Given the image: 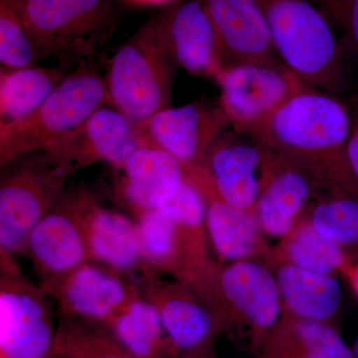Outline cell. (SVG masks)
Here are the masks:
<instances>
[{
	"instance_id": "obj_1",
	"label": "cell",
	"mask_w": 358,
	"mask_h": 358,
	"mask_svg": "<svg viewBox=\"0 0 358 358\" xmlns=\"http://www.w3.org/2000/svg\"><path fill=\"white\" fill-rule=\"evenodd\" d=\"M352 124V112L336 95L307 85L251 136L358 197L346 159Z\"/></svg>"
},
{
	"instance_id": "obj_2",
	"label": "cell",
	"mask_w": 358,
	"mask_h": 358,
	"mask_svg": "<svg viewBox=\"0 0 358 358\" xmlns=\"http://www.w3.org/2000/svg\"><path fill=\"white\" fill-rule=\"evenodd\" d=\"M278 56L303 83L327 93L345 87L343 47L312 0H256Z\"/></svg>"
},
{
	"instance_id": "obj_3",
	"label": "cell",
	"mask_w": 358,
	"mask_h": 358,
	"mask_svg": "<svg viewBox=\"0 0 358 358\" xmlns=\"http://www.w3.org/2000/svg\"><path fill=\"white\" fill-rule=\"evenodd\" d=\"M174 68L162 41L157 13L110 61L105 79L110 106L131 121H147L169 107Z\"/></svg>"
},
{
	"instance_id": "obj_4",
	"label": "cell",
	"mask_w": 358,
	"mask_h": 358,
	"mask_svg": "<svg viewBox=\"0 0 358 358\" xmlns=\"http://www.w3.org/2000/svg\"><path fill=\"white\" fill-rule=\"evenodd\" d=\"M21 16L40 59L85 61L115 32L114 0H20Z\"/></svg>"
},
{
	"instance_id": "obj_5",
	"label": "cell",
	"mask_w": 358,
	"mask_h": 358,
	"mask_svg": "<svg viewBox=\"0 0 358 358\" xmlns=\"http://www.w3.org/2000/svg\"><path fill=\"white\" fill-rule=\"evenodd\" d=\"M108 105L106 80L91 68L80 66L31 115L20 122L0 126L2 169L43 150Z\"/></svg>"
},
{
	"instance_id": "obj_6",
	"label": "cell",
	"mask_w": 358,
	"mask_h": 358,
	"mask_svg": "<svg viewBox=\"0 0 358 358\" xmlns=\"http://www.w3.org/2000/svg\"><path fill=\"white\" fill-rule=\"evenodd\" d=\"M6 167L0 180V256H24L33 228L64 196L69 178L42 152Z\"/></svg>"
},
{
	"instance_id": "obj_7",
	"label": "cell",
	"mask_w": 358,
	"mask_h": 358,
	"mask_svg": "<svg viewBox=\"0 0 358 358\" xmlns=\"http://www.w3.org/2000/svg\"><path fill=\"white\" fill-rule=\"evenodd\" d=\"M244 133H224L196 169L186 171L203 190L231 206L250 211L268 185L280 155L255 136Z\"/></svg>"
},
{
	"instance_id": "obj_8",
	"label": "cell",
	"mask_w": 358,
	"mask_h": 358,
	"mask_svg": "<svg viewBox=\"0 0 358 358\" xmlns=\"http://www.w3.org/2000/svg\"><path fill=\"white\" fill-rule=\"evenodd\" d=\"M0 270L1 358H48L56 341L53 301L15 258L0 257Z\"/></svg>"
},
{
	"instance_id": "obj_9",
	"label": "cell",
	"mask_w": 358,
	"mask_h": 358,
	"mask_svg": "<svg viewBox=\"0 0 358 358\" xmlns=\"http://www.w3.org/2000/svg\"><path fill=\"white\" fill-rule=\"evenodd\" d=\"M219 109L238 133L252 134L307 84L286 66L231 64L216 76Z\"/></svg>"
},
{
	"instance_id": "obj_10",
	"label": "cell",
	"mask_w": 358,
	"mask_h": 358,
	"mask_svg": "<svg viewBox=\"0 0 358 358\" xmlns=\"http://www.w3.org/2000/svg\"><path fill=\"white\" fill-rule=\"evenodd\" d=\"M143 145H148L138 122L106 106L40 152L48 155L70 176L98 162L120 171L129 155Z\"/></svg>"
},
{
	"instance_id": "obj_11",
	"label": "cell",
	"mask_w": 358,
	"mask_h": 358,
	"mask_svg": "<svg viewBox=\"0 0 358 358\" xmlns=\"http://www.w3.org/2000/svg\"><path fill=\"white\" fill-rule=\"evenodd\" d=\"M85 192L67 190L33 228L26 242L24 256L43 288L91 261L81 219Z\"/></svg>"
},
{
	"instance_id": "obj_12",
	"label": "cell",
	"mask_w": 358,
	"mask_h": 358,
	"mask_svg": "<svg viewBox=\"0 0 358 358\" xmlns=\"http://www.w3.org/2000/svg\"><path fill=\"white\" fill-rule=\"evenodd\" d=\"M43 289L61 317L100 327H108L141 294L138 285L126 275L93 261Z\"/></svg>"
},
{
	"instance_id": "obj_13",
	"label": "cell",
	"mask_w": 358,
	"mask_h": 358,
	"mask_svg": "<svg viewBox=\"0 0 358 358\" xmlns=\"http://www.w3.org/2000/svg\"><path fill=\"white\" fill-rule=\"evenodd\" d=\"M228 124L219 108L213 109L201 103L167 107L138 122L148 145L173 155L186 171L203 162Z\"/></svg>"
},
{
	"instance_id": "obj_14",
	"label": "cell",
	"mask_w": 358,
	"mask_h": 358,
	"mask_svg": "<svg viewBox=\"0 0 358 358\" xmlns=\"http://www.w3.org/2000/svg\"><path fill=\"white\" fill-rule=\"evenodd\" d=\"M159 14L162 41L174 66L215 79L227 63L203 6L199 0H183Z\"/></svg>"
},
{
	"instance_id": "obj_15",
	"label": "cell",
	"mask_w": 358,
	"mask_h": 358,
	"mask_svg": "<svg viewBox=\"0 0 358 358\" xmlns=\"http://www.w3.org/2000/svg\"><path fill=\"white\" fill-rule=\"evenodd\" d=\"M192 287L205 303L221 298L254 326H273L279 317V284L259 264L238 261L220 272L212 267Z\"/></svg>"
},
{
	"instance_id": "obj_16",
	"label": "cell",
	"mask_w": 358,
	"mask_h": 358,
	"mask_svg": "<svg viewBox=\"0 0 358 358\" xmlns=\"http://www.w3.org/2000/svg\"><path fill=\"white\" fill-rule=\"evenodd\" d=\"M81 219L90 260L134 282L155 273L143 258L136 220L103 206L88 190L84 194Z\"/></svg>"
},
{
	"instance_id": "obj_17",
	"label": "cell",
	"mask_w": 358,
	"mask_h": 358,
	"mask_svg": "<svg viewBox=\"0 0 358 358\" xmlns=\"http://www.w3.org/2000/svg\"><path fill=\"white\" fill-rule=\"evenodd\" d=\"M210 18L227 65L285 66L256 0H199Z\"/></svg>"
},
{
	"instance_id": "obj_18",
	"label": "cell",
	"mask_w": 358,
	"mask_h": 358,
	"mask_svg": "<svg viewBox=\"0 0 358 358\" xmlns=\"http://www.w3.org/2000/svg\"><path fill=\"white\" fill-rule=\"evenodd\" d=\"M117 171V199L136 218L164 207L187 176L178 159L152 145L134 150Z\"/></svg>"
},
{
	"instance_id": "obj_19",
	"label": "cell",
	"mask_w": 358,
	"mask_h": 358,
	"mask_svg": "<svg viewBox=\"0 0 358 358\" xmlns=\"http://www.w3.org/2000/svg\"><path fill=\"white\" fill-rule=\"evenodd\" d=\"M136 284L159 312L171 345L185 350L203 345L212 333L214 320L204 301L189 291L188 282L169 281L150 273Z\"/></svg>"
},
{
	"instance_id": "obj_20",
	"label": "cell",
	"mask_w": 358,
	"mask_h": 358,
	"mask_svg": "<svg viewBox=\"0 0 358 358\" xmlns=\"http://www.w3.org/2000/svg\"><path fill=\"white\" fill-rule=\"evenodd\" d=\"M136 220L141 251L150 270L192 285L211 268L205 252L162 208L143 214Z\"/></svg>"
},
{
	"instance_id": "obj_21",
	"label": "cell",
	"mask_w": 358,
	"mask_h": 358,
	"mask_svg": "<svg viewBox=\"0 0 358 358\" xmlns=\"http://www.w3.org/2000/svg\"><path fill=\"white\" fill-rule=\"evenodd\" d=\"M313 176H320L312 167L280 155V160L268 185L257 202V222L267 234L282 237L293 227L312 196Z\"/></svg>"
},
{
	"instance_id": "obj_22",
	"label": "cell",
	"mask_w": 358,
	"mask_h": 358,
	"mask_svg": "<svg viewBox=\"0 0 358 358\" xmlns=\"http://www.w3.org/2000/svg\"><path fill=\"white\" fill-rule=\"evenodd\" d=\"M59 68L32 65L0 72V126L25 119L68 76Z\"/></svg>"
},
{
	"instance_id": "obj_23",
	"label": "cell",
	"mask_w": 358,
	"mask_h": 358,
	"mask_svg": "<svg viewBox=\"0 0 358 358\" xmlns=\"http://www.w3.org/2000/svg\"><path fill=\"white\" fill-rule=\"evenodd\" d=\"M277 281L287 306L308 320L329 319L341 305V286L329 275L310 272L294 265L285 266Z\"/></svg>"
},
{
	"instance_id": "obj_24",
	"label": "cell",
	"mask_w": 358,
	"mask_h": 358,
	"mask_svg": "<svg viewBox=\"0 0 358 358\" xmlns=\"http://www.w3.org/2000/svg\"><path fill=\"white\" fill-rule=\"evenodd\" d=\"M203 193L207 200V235L216 253L224 260L235 262L251 256L259 245L255 219L249 211L231 206L211 193Z\"/></svg>"
},
{
	"instance_id": "obj_25",
	"label": "cell",
	"mask_w": 358,
	"mask_h": 358,
	"mask_svg": "<svg viewBox=\"0 0 358 358\" xmlns=\"http://www.w3.org/2000/svg\"><path fill=\"white\" fill-rule=\"evenodd\" d=\"M106 327L126 352L138 358L162 357L164 341H169L159 312L141 293Z\"/></svg>"
},
{
	"instance_id": "obj_26",
	"label": "cell",
	"mask_w": 358,
	"mask_h": 358,
	"mask_svg": "<svg viewBox=\"0 0 358 358\" xmlns=\"http://www.w3.org/2000/svg\"><path fill=\"white\" fill-rule=\"evenodd\" d=\"M38 60V51L21 16L20 0H0L1 69L27 67Z\"/></svg>"
},
{
	"instance_id": "obj_27",
	"label": "cell",
	"mask_w": 358,
	"mask_h": 358,
	"mask_svg": "<svg viewBox=\"0 0 358 358\" xmlns=\"http://www.w3.org/2000/svg\"><path fill=\"white\" fill-rule=\"evenodd\" d=\"M312 225L341 246L358 248V197L343 192L320 202L313 212Z\"/></svg>"
},
{
	"instance_id": "obj_28",
	"label": "cell",
	"mask_w": 358,
	"mask_h": 358,
	"mask_svg": "<svg viewBox=\"0 0 358 358\" xmlns=\"http://www.w3.org/2000/svg\"><path fill=\"white\" fill-rule=\"evenodd\" d=\"M289 255L296 267L322 275H331L345 262L341 245L320 234L313 225L296 233L289 244Z\"/></svg>"
},
{
	"instance_id": "obj_29",
	"label": "cell",
	"mask_w": 358,
	"mask_h": 358,
	"mask_svg": "<svg viewBox=\"0 0 358 358\" xmlns=\"http://www.w3.org/2000/svg\"><path fill=\"white\" fill-rule=\"evenodd\" d=\"M299 334L308 348V358H355L336 331L315 320L298 326Z\"/></svg>"
},
{
	"instance_id": "obj_30",
	"label": "cell",
	"mask_w": 358,
	"mask_h": 358,
	"mask_svg": "<svg viewBox=\"0 0 358 358\" xmlns=\"http://www.w3.org/2000/svg\"><path fill=\"white\" fill-rule=\"evenodd\" d=\"M343 33L345 48L358 59V0H312Z\"/></svg>"
},
{
	"instance_id": "obj_31",
	"label": "cell",
	"mask_w": 358,
	"mask_h": 358,
	"mask_svg": "<svg viewBox=\"0 0 358 358\" xmlns=\"http://www.w3.org/2000/svg\"><path fill=\"white\" fill-rule=\"evenodd\" d=\"M352 131L346 148V159L353 180L358 186V101L352 113Z\"/></svg>"
},
{
	"instance_id": "obj_32",
	"label": "cell",
	"mask_w": 358,
	"mask_h": 358,
	"mask_svg": "<svg viewBox=\"0 0 358 358\" xmlns=\"http://www.w3.org/2000/svg\"><path fill=\"white\" fill-rule=\"evenodd\" d=\"M129 3L143 6H171L176 0H127Z\"/></svg>"
},
{
	"instance_id": "obj_33",
	"label": "cell",
	"mask_w": 358,
	"mask_h": 358,
	"mask_svg": "<svg viewBox=\"0 0 358 358\" xmlns=\"http://www.w3.org/2000/svg\"><path fill=\"white\" fill-rule=\"evenodd\" d=\"M353 282H355V287L358 293V266L353 271Z\"/></svg>"
},
{
	"instance_id": "obj_34",
	"label": "cell",
	"mask_w": 358,
	"mask_h": 358,
	"mask_svg": "<svg viewBox=\"0 0 358 358\" xmlns=\"http://www.w3.org/2000/svg\"><path fill=\"white\" fill-rule=\"evenodd\" d=\"M353 353H355V358H358V336L357 339H355V352H353Z\"/></svg>"
}]
</instances>
